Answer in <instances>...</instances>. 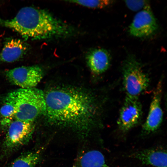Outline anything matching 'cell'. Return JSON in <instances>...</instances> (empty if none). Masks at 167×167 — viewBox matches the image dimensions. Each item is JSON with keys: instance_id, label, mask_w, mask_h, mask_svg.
Masks as SVG:
<instances>
[{"instance_id": "cell-10", "label": "cell", "mask_w": 167, "mask_h": 167, "mask_svg": "<svg viewBox=\"0 0 167 167\" xmlns=\"http://www.w3.org/2000/svg\"><path fill=\"white\" fill-rule=\"evenodd\" d=\"M28 48V45L21 39L11 38L7 40L0 52V63L19 60L26 54Z\"/></svg>"}, {"instance_id": "cell-4", "label": "cell", "mask_w": 167, "mask_h": 167, "mask_svg": "<svg viewBox=\"0 0 167 167\" xmlns=\"http://www.w3.org/2000/svg\"><path fill=\"white\" fill-rule=\"evenodd\" d=\"M122 75L126 96L138 97L148 86V77L140 63L132 56L128 57L124 62Z\"/></svg>"}, {"instance_id": "cell-6", "label": "cell", "mask_w": 167, "mask_h": 167, "mask_svg": "<svg viewBox=\"0 0 167 167\" xmlns=\"http://www.w3.org/2000/svg\"><path fill=\"white\" fill-rule=\"evenodd\" d=\"M5 75L12 84L21 88H35L43 75V70L38 65L21 66L6 71Z\"/></svg>"}, {"instance_id": "cell-5", "label": "cell", "mask_w": 167, "mask_h": 167, "mask_svg": "<svg viewBox=\"0 0 167 167\" xmlns=\"http://www.w3.org/2000/svg\"><path fill=\"white\" fill-rule=\"evenodd\" d=\"M34 122L14 119L7 126L6 135L3 143L6 151H12L28 143L33 134Z\"/></svg>"}, {"instance_id": "cell-1", "label": "cell", "mask_w": 167, "mask_h": 167, "mask_svg": "<svg viewBox=\"0 0 167 167\" xmlns=\"http://www.w3.org/2000/svg\"><path fill=\"white\" fill-rule=\"evenodd\" d=\"M44 115L51 124L85 134L93 124L95 108L92 99L73 89H55L45 94Z\"/></svg>"}, {"instance_id": "cell-2", "label": "cell", "mask_w": 167, "mask_h": 167, "mask_svg": "<svg viewBox=\"0 0 167 167\" xmlns=\"http://www.w3.org/2000/svg\"><path fill=\"white\" fill-rule=\"evenodd\" d=\"M0 25L33 40L65 37L73 32L71 27L48 11L32 6L23 7L11 19H0Z\"/></svg>"}, {"instance_id": "cell-11", "label": "cell", "mask_w": 167, "mask_h": 167, "mask_svg": "<svg viewBox=\"0 0 167 167\" xmlns=\"http://www.w3.org/2000/svg\"><path fill=\"white\" fill-rule=\"evenodd\" d=\"M132 156L145 165L155 167H167V153L164 150L146 149L135 152Z\"/></svg>"}, {"instance_id": "cell-13", "label": "cell", "mask_w": 167, "mask_h": 167, "mask_svg": "<svg viewBox=\"0 0 167 167\" xmlns=\"http://www.w3.org/2000/svg\"><path fill=\"white\" fill-rule=\"evenodd\" d=\"M15 97L13 92L6 96L0 108V122L2 126L7 127L15 119Z\"/></svg>"}, {"instance_id": "cell-3", "label": "cell", "mask_w": 167, "mask_h": 167, "mask_svg": "<svg viewBox=\"0 0 167 167\" xmlns=\"http://www.w3.org/2000/svg\"><path fill=\"white\" fill-rule=\"evenodd\" d=\"M15 102V119L34 122L46 110L45 94L35 88H21L13 92Z\"/></svg>"}, {"instance_id": "cell-12", "label": "cell", "mask_w": 167, "mask_h": 167, "mask_svg": "<svg viewBox=\"0 0 167 167\" xmlns=\"http://www.w3.org/2000/svg\"><path fill=\"white\" fill-rule=\"evenodd\" d=\"M86 60L91 70L96 74H100L108 69L111 58L107 51L99 48L93 49L89 52L87 55Z\"/></svg>"}, {"instance_id": "cell-15", "label": "cell", "mask_w": 167, "mask_h": 167, "mask_svg": "<svg viewBox=\"0 0 167 167\" xmlns=\"http://www.w3.org/2000/svg\"><path fill=\"white\" fill-rule=\"evenodd\" d=\"M68 1L86 7L94 8H102L112 3L111 1L107 0H71Z\"/></svg>"}, {"instance_id": "cell-7", "label": "cell", "mask_w": 167, "mask_h": 167, "mask_svg": "<svg viewBox=\"0 0 167 167\" xmlns=\"http://www.w3.org/2000/svg\"><path fill=\"white\" fill-rule=\"evenodd\" d=\"M142 114V107L138 97L126 96L117 121L119 129L126 131L134 127L139 121Z\"/></svg>"}, {"instance_id": "cell-8", "label": "cell", "mask_w": 167, "mask_h": 167, "mask_svg": "<svg viewBox=\"0 0 167 167\" xmlns=\"http://www.w3.org/2000/svg\"><path fill=\"white\" fill-rule=\"evenodd\" d=\"M157 24L149 6L137 13L129 28L130 33L137 37L149 36L157 29Z\"/></svg>"}, {"instance_id": "cell-16", "label": "cell", "mask_w": 167, "mask_h": 167, "mask_svg": "<svg viewBox=\"0 0 167 167\" xmlns=\"http://www.w3.org/2000/svg\"><path fill=\"white\" fill-rule=\"evenodd\" d=\"M147 1L143 0H127L125 3L131 10L136 11L145 8L147 5Z\"/></svg>"}, {"instance_id": "cell-14", "label": "cell", "mask_w": 167, "mask_h": 167, "mask_svg": "<svg viewBox=\"0 0 167 167\" xmlns=\"http://www.w3.org/2000/svg\"><path fill=\"white\" fill-rule=\"evenodd\" d=\"M40 158L41 153L38 151L28 152L15 159L10 167H35Z\"/></svg>"}, {"instance_id": "cell-9", "label": "cell", "mask_w": 167, "mask_h": 167, "mask_svg": "<svg viewBox=\"0 0 167 167\" xmlns=\"http://www.w3.org/2000/svg\"><path fill=\"white\" fill-rule=\"evenodd\" d=\"M162 87L159 82L153 93L148 114L143 126L144 133L148 134L156 131L163 120V113L161 105Z\"/></svg>"}]
</instances>
